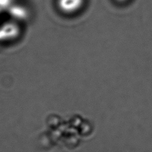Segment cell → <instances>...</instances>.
<instances>
[{"mask_svg":"<svg viewBox=\"0 0 152 152\" xmlns=\"http://www.w3.org/2000/svg\"><path fill=\"white\" fill-rule=\"evenodd\" d=\"M2 12V10L1 9V7H0V12Z\"/></svg>","mask_w":152,"mask_h":152,"instance_id":"7a4b0ae2","label":"cell"},{"mask_svg":"<svg viewBox=\"0 0 152 152\" xmlns=\"http://www.w3.org/2000/svg\"><path fill=\"white\" fill-rule=\"evenodd\" d=\"M85 0H58L57 4L62 13L67 15L74 14L82 9Z\"/></svg>","mask_w":152,"mask_h":152,"instance_id":"6da1fadb","label":"cell"}]
</instances>
